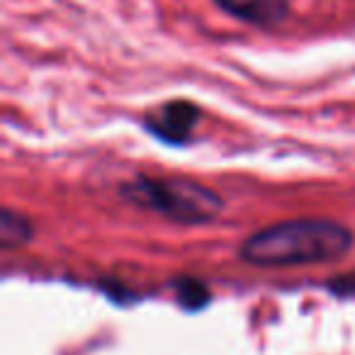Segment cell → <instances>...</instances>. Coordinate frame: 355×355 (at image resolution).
<instances>
[{
  "mask_svg": "<svg viewBox=\"0 0 355 355\" xmlns=\"http://www.w3.org/2000/svg\"><path fill=\"white\" fill-rule=\"evenodd\" d=\"M353 248V232L329 219H290L251 234L241 258L258 268L311 266L343 258Z\"/></svg>",
  "mask_w": 355,
  "mask_h": 355,
  "instance_id": "6da1fadb",
  "label": "cell"
},
{
  "mask_svg": "<svg viewBox=\"0 0 355 355\" xmlns=\"http://www.w3.org/2000/svg\"><path fill=\"white\" fill-rule=\"evenodd\" d=\"M122 198L137 207L151 209L171 222L188 227L212 222L224 207L222 198L214 190L183 175L151 178L141 173L122 185Z\"/></svg>",
  "mask_w": 355,
  "mask_h": 355,
  "instance_id": "7a4b0ae2",
  "label": "cell"
},
{
  "mask_svg": "<svg viewBox=\"0 0 355 355\" xmlns=\"http://www.w3.org/2000/svg\"><path fill=\"white\" fill-rule=\"evenodd\" d=\"M200 122V110L188 100H173L166 103L158 112H153L148 119H144V129L151 137L161 139L166 144H185L193 134L195 124Z\"/></svg>",
  "mask_w": 355,
  "mask_h": 355,
  "instance_id": "3957f363",
  "label": "cell"
},
{
  "mask_svg": "<svg viewBox=\"0 0 355 355\" xmlns=\"http://www.w3.org/2000/svg\"><path fill=\"white\" fill-rule=\"evenodd\" d=\"M224 12L248 25L272 27L287 17V0H214Z\"/></svg>",
  "mask_w": 355,
  "mask_h": 355,
  "instance_id": "277c9868",
  "label": "cell"
},
{
  "mask_svg": "<svg viewBox=\"0 0 355 355\" xmlns=\"http://www.w3.org/2000/svg\"><path fill=\"white\" fill-rule=\"evenodd\" d=\"M32 236H35V227H32V222L25 214L15 212L10 207L0 212V248L3 251L25 246Z\"/></svg>",
  "mask_w": 355,
  "mask_h": 355,
  "instance_id": "5b68a950",
  "label": "cell"
},
{
  "mask_svg": "<svg viewBox=\"0 0 355 355\" xmlns=\"http://www.w3.org/2000/svg\"><path fill=\"white\" fill-rule=\"evenodd\" d=\"M173 290H175L178 304L185 311H200L212 302L207 285L198 277H178V280H173Z\"/></svg>",
  "mask_w": 355,
  "mask_h": 355,
  "instance_id": "8992f818",
  "label": "cell"
},
{
  "mask_svg": "<svg viewBox=\"0 0 355 355\" xmlns=\"http://www.w3.org/2000/svg\"><path fill=\"white\" fill-rule=\"evenodd\" d=\"M331 292H336V295H353L355 292V275H345V277H336V280H331Z\"/></svg>",
  "mask_w": 355,
  "mask_h": 355,
  "instance_id": "52a82bcc",
  "label": "cell"
}]
</instances>
